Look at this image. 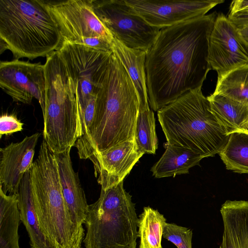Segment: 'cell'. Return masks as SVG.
<instances>
[{
    "label": "cell",
    "instance_id": "obj_1",
    "mask_svg": "<svg viewBox=\"0 0 248 248\" xmlns=\"http://www.w3.org/2000/svg\"><path fill=\"white\" fill-rule=\"evenodd\" d=\"M214 12L162 29L146 53L149 104L158 111L185 93L202 88L208 72Z\"/></svg>",
    "mask_w": 248,
    "mask_h": 248
},
{
    "label": "cell",
    "instance_id": "obj_2",
    "mask_svg": "<svg viewBox=\"0 0 248 248\" xmlns=\"http://www.w3.org/2000/svg\"><path fill=\"white\" fill-rule=\"evenodd\" d=\"M139 99L125 68L112 52L95 101L92 124L75 144L78 156L95 155L127 141H134Z\"/></svg>",
    "mask_w": 248,
    "mask_h": 248
},
{
    "label": "cell",
    "instance_id": "obj_3",
    "mask_svg": "<svg viewBox=\"0 0 248 248\" xmlns=\"http://www.w3.org/2000/svg\"><path fill=\"white\" fill-rule=\"evenodd\" d=\"M157 116L167 143L204 158L219 154L230 137L211 111L201 88L183 94L157 111Z\"/></svg>",
    "mask_w": 248,
    "mask_h": 248
},
{
    "label": "cell",
    "instance_id": "obj_4",
    "mask_svg": "<svg viewBox=\"0 0 248 248\" xmlns=\"http://www.w3.org/2000/svg\"><path fill=\"white\" fill-rule=\"evenodd\" d=\"M0 53L15 59L47 57L61 46L59 28L45 1L0 0Z\"/></svg>",
    "mask_w": 248,
    "mask_h": 248
},
{
    "label": "cell",
    "instance_id": "obj_5",
    "mask_svg": "<svg viewBox=\"0 0 248 248\" xmlns=\"http://www.w3.org/2000/svg\"><path fill=\"white\" fill-rule=\"evenodd\" d=\"M35 210L55 248H80L84 230L73 222L64 200L55 154L43 140L30 169Z\"/></svg>",
    "mask_w": 248,
    "mask_h": 248
},
{
    "label": "cell",
    "instance_id": "obj_6",
    "mask_svg": "<svg viewBox=\"0 0 248 248\" xmlns=\"http://www.w3.org/2000/svg\"><path fill=\"white\" fill-rule=\"evenodd\" d=\"M45 111L44 140L55 154L75 145L80 136L77 102L72 80L57 51L44 64Z\"/></svg>",
    "mask_w": 248,
    "mask_h": 248
},
{
    "label": "cell",
    "instance_id": "obj_7",
    "mask_svg": "<svg viewBox=\"0 0 248 248\" xmlns=\"http://www.w3.org/2000/svg\"><path fill=\"white\" fill-rule=\"evenodd\" d=\"M138 221L123 181L101 189L97 201L89 206L85 248H136Z\"/></svg>",
    "mask_w": 248,
    "mask_h": 248
},
{
    "label": "cell",
    "instance_id": "obj_8",
    "mask_svg": "<svg viewBox=\"0 0 248 248\" xmlns=\"http://www.w3.org/2000/svg\"><path fill=\"white\" fill-rule=\"evenodd\" d=\"M72 80L77 102L80 136L84 111L91 102H95L112 52L88 46L62 42L56 50Z\"/></svg>",
    "mask_w": 248,
    "mask_h": 248
},
{
    "label": "cell",
    "instance_id": "obj_9",
    "mask_svg": "<svg viewBox=\"0 0 248 248\" xmlns=\"http://www.w3.org/2000/svg\"><path fill=\"white\" fill-rule=\"evenodd\" d=\"M103 24L126 46L146 52L155 41L160 29L148 24L123 0H90Z\"/></svg>",
    "mask_w": 248,
    "mask_h": 248
},
{
    "label": "cell",
    "instance_id": "obj_10",
    "mask_svg": "<svg viewBox=\"0 0 248 248\" xmlns=\"http://www.w3.org/2000/svg\"><path fill=\"white\" fill-rule=\"evenodd\" d=\"M60 30L62 42L80 43L85 38H114L95 14L90 0L45 1Z\"/></svg>",
    "mask_w": 248,
    "mask_h": 248
},
{
    "label": "cell",
    "instance_id": "obj_11",
    "mask_svg": "<svg viewBox=\"0 0 248 248\" xmlns=\"http://www.w3.org/2000/svg\"><path fill=\"white\" fill-rule=\"evenodd\" d=\"M0 86L15 102L30 104L39 102L43 115L45 111L44 64L14 59L1 61Z\"/></svg>",
    "mask_w": 248,
    "mask_h": 248
},
{
    "label": "cell",
    "instance_id": "obj_12",
    "mask_svg": "<svg viewBox=\"0 0 248 248\" xmlns=\"http://www.w3.org/2000/svg\"><path fill=\"white\" fill-rule=\"evenodd\" d=\"M209 62L217 78L248 64V43L223 14L217 15L209 37Z\"/></svg>",
    "mask_w": 248,
    "mask_h": 248
},
{
    "label": "cell",
    "instance_id": "obj_13",
    "mask_svg": "<svg viewBox=\"0 0 248 248\" xmlns=\"http://www.w3.org/2000/svg\"><path fill=\"white\" fill-rule=\"evenodd\" d=\"M150 25L162 29L201 16L223 0H125Z\"/></svg>",
    "mask_w": 248,
    "mask_h": 248
},
{
    "label": "cell",
    "instance_id": "obj_14",
    "mask_svg": "<svg viewBox=\"0 0 248 248\" xmlns=\"http://www.w3.org/2000/svg\"><path fill=\"white\" fill-rule=\"evenodd\" d=\"M144 154L134 141H127L91 157L94 174L101 189L123 181Z\"/></svg>",
    "mask_w": 248,
    "mask_h": 248
},
{
    "label": "cell",
    "instance_id": "obj_15",
    "mask_svg": "<svg viewBox=\"0 0 248 248\" xmlns=\"http://www.w3.org/2000/svg\"><path fill=\"white\" fill-rule=\"evenodd\" d=\"M40 133L1 148L0 188L7 195L16 194L24 174L30 170Z\"/></svg>",
    "mask_w": 248,
    "mask_h": 248
},
{
    "label": "cell",
    "instance_id": "obj_16",
    "mask_svg": "<svg viewBox=\"0 0 248 248\" xmlns=\"http://www.w3.org/2000/svg\"><path fill=\"white\" fill-rule=\"evenodd\" d=\"M71 148L55 154L63 196L74 223L84 229L89 206L78 174L74 170L70 156Z\"/></svg>",
    "mask_w": 248,
    "mask_h": 248
},
{
    "label": "cell",
    "instance_id": "obj_17",
    "mask_svg": "<svg viewBox=\"0 0 248 248\" xmlns=\"http://www.w3.org/2000/svg\"><path fill=\"white\" fill-rule=\"evenodd\" d=\"M220 212L223 233L219 248H248V201L227 200Z\"/></svg>",
    "mask_w": 248,
    "mask_h": 248
},
{
    "label": "cell",
    "instance_id": "obj_18",
    "mask_svg": "<svg viewBox=\"0 0 248 248\" xmlns=\"http://www.w3.org/2000/svg\"><path fill=\"white\" fill-rule=\"evenodd\" d=\"M30 170L24 174L16 194L21 221L28 232L31 248H55L43 230L35 210Z\"/></svg>",
    "mask_w": 248,
    "mask_h": 248
},
{
    "label": "cell",
    "instance_id": "obj_19",
    "mask_svg": "<svg viewBox=\"0 0 248 248\" xmlns=\"http://www.w3.org/2000/svg\"><path fill=\"white\" fill-rule=\"evenodd\" d=\"M111 49L128 74L139 99V109L149 108L145 72L146 52L129 47L114 37Z\"/></svg>",
    "mask_w": 248,
    "mask_h": 248
},
{
    "label": "cell",
    "instance_id": "obj_20",
    "mask_svg": "<svg viewBox=\"0 0 248 248\" xmlns=\"http://www.w3.org/2000/svg\"><path fill=\"white\" fill-rule=\"evenodd\" d=\"M207 98L211 111L228 135L248 133V105L215 93Z\"/></svg>",
    "mask_w": 248,
    "mask_h": 248
},
{
    "label": "cell",
    "instance_id": "obj_21",
    "mask_svg": "<svg viewBox=\"0 0 248 248\" xmlns=\"http://www.w3.org/2000/svg\"><path fill=\"white\" fill-rule=\"evenodd\" d=\"M166 150L151 170L155 177H175L188 173L189 170L204 158L200 154L176 145L166 144Z\"/></svg>",
    "mask_w": 248,
    "mask_h": 248
},
{
    "label": "cell",
    "instance_id": "obj_22",
    "mask_svg": "<svg viewBox=\"0 0 248 248\" xmlns=\"http://www.w3.org/2000/svg\"><path fill=\"white\" fill-rule=\"evenodd\" d=\"M20 221L16 194H6L0 188V248H20Z\"/></svg>",
    "mask_w": 248,
    "mask_h": 248
},
{
    "label": "cell",
    "instance_id": "obj_23",
    "mask_svg": "<svg viewBox=\"0 0 248 248\" xmlns=\"http://www.w3.org/2000/svg\"><path fill=\"white\" fill-rule=\"evenodd\" d=\"M166 219L157 210L148 206L139 216V248H162V237Z\"/></svg>",
    "mask_w": 248,
    "mask_h": 248
},
{
    "label": "cell",
    "instance_id": "obj_24",
    "mask_svg": "<svg viewBox=\"0 0 248 248\" xmlns=\"http://www.w3.org/2000/svg\"><path fill=\"white\" fill-rule=\"evenodd\" d=\"M218 154L227 170L248 174V133H232Z\"/></svg>",
    "mask_w": 248,
    "mask_h": 248
},
{
    "label": "cell",
    "instance_id": "obj_25",
    "mask_svg": "<svg viewBox=\"0 0 248 248\" xmlns=\"http://www.w3.org/2000/svg\"><path fill=\"white\" fill-rule=\"evenodd\" d=\"M214 93L248 105V64L235 68L217 78Z\"/></svg>",
    "mask_w": 248,
    "mask_h": 248
},
{
    "label": "cell",
    "instance_id": "obj_26",
    "mask_svg": "<svg viewBox=\"0 0 248 248\" xmlns=\"http://www.w3.org/2000/svg\"><path fill=\"white\" fill-rule=\"evenodd\" d=\"M134 140L140 151L155 154L158 141L155 131L154 113L150 108L139 109Z\"/></svg>",
    "mask_w": 248,
    "mask_h": 248
},
{
    "label": "cell",
    "instance_id": "obj_27",
    "mask_svg": "<svg viewBox=\"0 0 248 248\" xmlns=\"http://www.w3.org/2000/svg\"><path fill=\"white\" fill-rule=\"evenodd\" d=\"M192 230L174 223L165 224L163 237L172 242L177 248H192Z\"/></svg>",
    "mask_w": 248,
    "mask_h": 248
},
{
    "label": "cell",
    "instance_id": "obj_28",
    "mask_svg": "<svg viewBox=\"0 0 248 248\" xmlns=\"http://www.w3.org/2000/svg\"><path fill=\"white\" fill-rule=\"evenodd\" d=\"M23 124L15 115H1L0 118V138L2 135L22 131Z\"/></svg>",
    "mask_w": 248,
    "mask_h": 248
},
{
    "label": "cell",
    "instance_id": "obj_29",
    "mask_svg": "<svg viewBox=\"0 0 248 248\" xmlns=\"http://www.w3.org/2000/svg\"><path fill=\"white\" fill-rule=\"evenodd\" d=\"M228 17L237 28L248 26V13L229 14Z\"/></svg>",
    "mask_w": 248,
    "mask_h": 248
},
{
    "label": "cell",
    "instance_id": "obj_30",
    "mask_svg": "<svg viewBox=\"0 0 248 248\" xmlns=\"http://www.w3.org/2000/svg\"><path fill=\"white\" fill-rule=\"evenodd\" d=\"M238 13H248V0H235L231 2L229 14Z\"/></svg>",
    "mask_w": 248,
    "mask_h": 248
},
{
    "label": "cell",
    "instance_id": "obj_31",
    "mask_svg": "<svg viewBox=\"0 0 248 248\" xmlns=\"http://www.w3.org/2000/svg\"><path fill=\"white\" fill-rule=\"evenodd\" d=\"M238 30L241 36L248 43V26L238 28Z\"/></svg>",
    "mask_w": 248,
    "mask_h": 248
},
{
    "label": "cell",
    "instance_id": "obj_32",
    "mask_svg": "<svg viewBox=\"0 0 248 248\" xmlns=\"http://www.w3.org/2000/svg\"></svg>",
    "mask_w": 248,
    "mask_h": 248
}]
</instances>
